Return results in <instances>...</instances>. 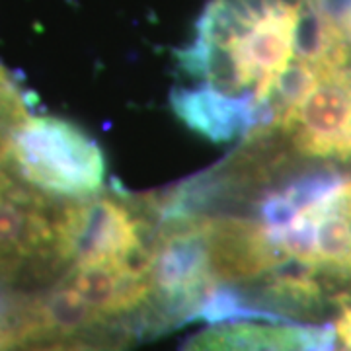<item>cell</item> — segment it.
I'll use <instances>...</instances> for the list:
<instances>
[{
    "label": "cell",
    "mask_w": 351,
    "mask_h": 351,
    "mask_svg": "<svg viewBox=\"0 0 351 351\" xmlns=\"http://www.w3.org/2000/svg\"><path fill=\"white\" fill-rule=\"evenodd\" d=\"M4 164L34 188L59 199L100 193L108 170L100 145L86 131L45 115H29L20 125Z\"/></svg>",
    "instance_id": "obj_3"
},
{
    "label": "cell",
    "mask_w": 351,
    "mask_h": 351,
    "mask_svg": "<svg viewBox=\"0 0 351 351\" xmlns=\"http://www.w3.org/2000/svg\"><path fill=\"white\" fill-rule=\"evenodd\" d=\"M22 351H127L115 343H104V341H57V343H45L36 346Z\"/></svg>",
    "instance_id": "obj_7"
},
{
    "label": "cell",
    "mask_w": 351,
    "mask_h": 351,
    "mask_svg": "<svg viewBox=\"0 0 351 351\" xmlns=\"http://www.w3.org/2000/svg\"><path fill=\"white\" fill-rule=\"evenodd\" d=\"M332 351H351V343H341L339 350H332Z\"/></svg>",
    "instance_id": "obj_8"
},
{
    "label": "cell",
    "mask_w": 351,
    "mask_h": 351,
    "mask_svg": "<svg viewBox=\"0 0 351 351\" xmlns=\"http://www.w3.org/2000/svg\"><path fill=\"white\" fill-rule=\"evenodd\" d=\"M343 34L314 0H209L180 53L174 113L215 143L271 127L338 61Z\"/></svg>",
    "instance_id": "obj_1"
},
{
    "label": "cell",
    "mask_w": 351,
    "mask_h": 351,
    "mask_svg": "<svg viewBox=\"0 0 351 351\" xmlns=\"http://www.w3.org/2000/svg\"><path fill=\"white\" fill-rule=\"evenodd\" d=\"M0 164V289L29 295L63 277L69 262V207Z\"/></svg>",
    "instance_id": "obj_2"
},
{
    "label": "cell",
    "mask_w": 351,
    "mask_h": 351,
    "mask_svg": "<svg viewBox=\"0 0 351 351\" xmlns=\"http://www.w3.org/2000/svg\"><path fill=\"white\" fill-rule=\"evenodd\" d=\"M302 158H351V64L320 71L271 127Z\"/></svg>",
    "instance_id": "obj_4"
},
{
    "label": "cell",
    "mask_w": 351,
    "mask_h": 351,
    "mask_svg": "<svg viewBox=\"0 0 351 351\" xmlns=\"http://www.w3.org/2000/svg\"><path fill=\"white\" fill-rule=\"evenodd\" d=\"M29 106L24 90L14 76L0 64V164L10 151L16 131L29 117Z\"/></svg>",
    "instance_id": "obj_6"
},
{
    "label": "cell",
    "mask_w": 351,
    "mask_h": 351,
    "mask_svg": "<svg viewBox=\"0 0 351 351\" xmlns=\"http://www.w3.org/2000/svg\"><path fill=\"white\" fill-rule=\"evenodd\" d=\"M334 330L302 326L279 316H230L211 320L178 351H332Z\"/></svg>",
    "instance_id": "obj_5"
}]
</instances>
